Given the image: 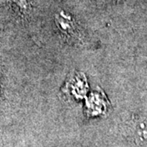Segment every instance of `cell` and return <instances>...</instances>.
Wrapping results in <instances>:
<instances>
[{"instance_id":"1","label":"cell","mask_w":147,"mask_h":147,"mask_svg":"<svg viewBox=\"0 0 147 147\" xmlns=\"http://www.w3.org/2000/svg\"><path fill=\"white\" fill-rule=\"evenodd\" d=\"M13 1L22 8H26V7L29 6L32 0H13Z\"/></svg>"}]
</instances>
